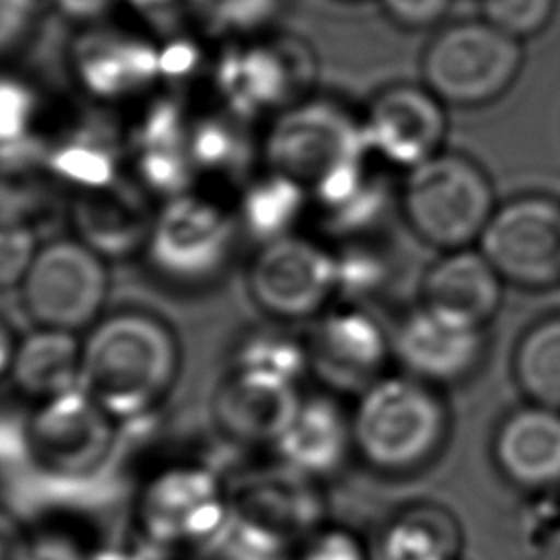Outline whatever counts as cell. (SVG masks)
Masks as SVG:
<instances>
[{"label":"cell","mask_w":560,"mask_h":560,"mask_svg":"<svg viewBox=\"0 0 560 560\" xmlns=\"http://www.w3.org/2000/svg\"><path fill=\"white\" fill-rule=\"evenodd\" d=\"M68 66L77 88L105 105L142 98L162 81L158 42L105 22L81 28Z\"/></svg>","instance_id":"7c38bea8"},{"label":"cell","mask_w":560,"mask_h":560,"mask_svg":"<svg viewBox=\"0 0 560 560\" xmlns=\"http://www.w3.org/2000/svg\"><path fill=\"white\" fill-rule=\"evenodd\" d=\"M459 525L446 510L422 503L402 510L381 532L372 560H455Z\"/></svg>","instance_id":"4316f807"},{"label":"cell","mask_w":560,"mask_h":560,"mask_svg":"<svg viewBox=\"0 0 560 560\" xmlns=\"http://www.w3.org/2000/svg\"><path fill=\"white\" fill-rule=\"evenodd\" d=\"M245 287L256 308L278 324L313 319L337 295L335 254L295 232L262 243L247 262Z\"/></svg>","instance_id":"9c48e42d"},{"label":"cell","mask_w":560,"mask_h":560,"mask_svg":"<svg viewBox=\"0 0 560 560\" xmlns=\"http://www.w3.org/2000/svg\"><path fill=\"white\" fill-rule=\"evenodd\" d=\"M230 368L295 383L311 370L306 339L284 328L245 330L230 352Z\"/></svg>","instance_id":"f1b7e54d"},{"label":"cell","mask_w":560,"mask_h":560,"mask_svg":"<svg viewBox=\"0 0 560 560\" xmlns=\"http://www.w3.org/2000/svg\"><path fill=\"white\" fill-rule=\"evenodd\" d=\"M160 46V77L168 83H184L197 77L206 63V52L201 44L188 33L164 35Z\"/></svg>","instance_id":"8d00e7d4"},{"label":"cell","mask_w":560,"mask_h":560,"mask_svg":"<svg viewBox=\"0 0 560 560\" xmlns=\"http://www.w3.org/2000/svg\"><path fill=\"white\" fill-rule=\"evenodd\" d=\"M210 81L225 112L254 122L311 96L317 57L295 35L236 37L212 59Z\"/></svg>","instance_id":"277c9868"},{"label":"cell","mask_w":560,"mask_h":560,"mask_svg":"<svg viewBox=\"0 0 560 560\" xmlns=\"http://www.w3.org/2000/svg\"><path fill=\"white\" fill-rule=\"evenodd\" d=\"M481 254L499 276L527 289L560 282V203L518 197L497 208L479 236Z\"/></svg>","instance_id":"30bf717a"},{"label":"cell","mask_w":560,"mask_h":560,"mask_svg":"<svg viewBox=\"0 0 560 560\" xmlns=\"http://www.w3.org/2000/svg\"><path fill=\"white\" fill-rule=\"evenodd\" d=\"M492 455L508 481L525 490L560 486V411L527 405L499 424Z\"/></svg>","instance_id":"ffe728a7"},{"label":"cell","mask_w":560,"mask_h":560,"mask_svg":"<svg viewBox=\"0 0 560 560\" xmlns=\"http://www.w3.org/2000/svg\"><path fill=\"white\" fill-rule=\"evenodd\" d=\"M348 2H359V0H348Z\"/></svg>","instance_id":"ee69618b"},{"label":"cell","mask_w":560,"mask_h":560,"mask_svg":"<svg viewBox=\"0 0 560 560\" xmlns=\"http://www.w3.org/2000/svg\"><path fill=\"white\" fill-rule=\"evenodd\" d=\"M190 116L177 94H155L125 133L131 177L151 197L184 195L197 179L188 155Z\"/></svg>","instance_id":"5bb4252c"},{"label":"cell","mask_w":560,"mask_h":560,"mask_svg":"<svg viewBox=\"0 0 560 560\" xmlns=\"http://www.w3.org/2000/svg\"><path fill=\"white\" fill-rule=\"evenodd\" d=\"M453 0H381L385 15L402 28H429L440 24Z\"/></svg>","instance_id":"f35d334b"},{"label":"cell","mask_w":560,"mask_h":560,"mask_svg":"<svg viewBox=\"0 0 560 560\" xmlns=\"http://www.w3.org/2000/svg\"><path fill=\"white\" fill-rule=\"evenodd\" d=\"M28 536L20 523L0 510V560H26Z\"/></svg>","instance_id":"b9f144b4"},{"label":"cell","mask_w":560,"mask_h":560,"mask_svg":"<svg viewBox=\"0 0 560 560\" xmlns=\"http://www.w3.org/2000/svg\"><path fill=\"white\" fill-rule=\"evenodd\" d=\"M125 0H46V4L66 22L81 28L103 24Z\"/></svg>","instance_id":"60d3db41"},{"label":"cell","mask_w":560,"mask_h":560,"mask_svg":"<svg viewBox=\"0 0 560 560\" xmlns=\"http://www.w3.org/2000/svg\"><path fill=\"white\" fill-rule=\"evenodd\" d=\"M256 147L249 122L225 112H203L190 116L188 155L197 177L210 175L228 182L249 179L256 158Z\"/></svg>","instance_id":"484cf974"},{"label":"cell","mask_w":560,"mask_h":560,"mask_svg":"<svg viewBox=\"0 0 560 560\" xmlns=\"http://www.w3.org/2000/svg\"><path fill=\"white\" fill-rule=\"evenodd\" d=\"M298 560H372V556L346 529H317L302 542Z\"/></svg>","instance_id":"74e56055"},{"label":"cell","mask_w":560,"mask_h":560,"mask_svg":"<svg viewBox=\"0 0 560 560\" xmlns=\"http://www.w3.org/2000/svg\"><path fill=\"white\" fill-rule=\"evenodd\" d=\"M182 346L173 326L142 306L103 313L81 341L79 387L116 422L151 416L177 383Z\"/></svg>","instance_id":"6da1fadb"},{"label":"cell","mask_w":560,"mask_h":560,"mask_svg":"<svg viewBox=\"0 0 560 560\" xmlns=\"http://www.w3.org/2000/svg\"><path fill=\"white\" fill-rule=\"evenodd\" d=\"M300 402L295 383L230 368L212 392L210 413L228 440L243 446H273Z\"/></svg>","instance_id":"ac0fdd59"},{"label":"cell","mask_w":560,"mask_h":560,"mask_svg":"<svg viewBox=\"0 0 560 560\" xmlns=\"http://www.w3.org/2000/svg\"><path fill=\"white\" fill-rule=\"evenodd\" d=\"M46 0H0V61L24 50L42 26Z\"/></svg>","instance_id":"e575fe53"},{"label":"cell","mask_w":560,"mask_h":560,"mask_svg":"<svg viewBox=\"0 0 560 560\" xmlns=\"http://www.w3.org/2000/svg\"><path fill=\"white\" fill-rule=\"evenodd\" d=\"M122 4L162 35L182 33L190 22L203 24L206 18V0H125Z\"/></svg>","instance_id":"d590c367"},{"label":"cell","mask_w":560,"mask_h":560,"mask_svg":"<svg viewBox=\"0 0 560 560\" xmlns=\"http://www.w3.org/2000/svg\"><path fill=\"white\" fill-rule=\"evenodd\" d=\"M81 341L77 332L37 326L18 341L9 378L20 396L42 402L79 385Z\"/></svg>","instance_id":"cb8c5ba5"},{"label":"cell","mask_w":560,"mask_h":560,"mask_svg":"<svg viewBox=\"0 0 560 560\" xmlns=\"http://www.w3.org/2000/svg\"><path fill=\"white\" fill-rule=\"evenodd\" d=\"M363 127L372 155L409 171L440 153L446 136L444 101L427 85H392L372 98Z\"/></svg>","instance_id":"2e32d148"},{"label":"cell","mask_w":560,"mask_h":560,"mask_svg":"<svg viewBox=\"0 0 560 560\" xmlns=\"http://www.w3.org/2000/svg\"><path fill=\"white\" fill-rule=\"evenodd\" d=\"M107 293L105 258L77 236H59L39 245L20 282L22 308L35 326L70 332L90 328L103 315Z\"/></svg>","instance_id":"ba28073f"},{"label":"cell","mask_w":560,"mask_h":560,"mask_svg":"<svg viewBox=\"0 0 560 560\" xmlns=\"http://www.w3.org/2000/svg\"><path fill=\"white\" fill-rule=\"evenodd\" d=\"M116 440V420L79 385L28 411L31 462L74 477L98 468Z\"/></svg>","instance_id":"8fae6325"},{"label":"cell","mask_w":560,"mask_h":560,"mask_svg":"<svg viewBox=\"0 0 560 560\" xmlns=\"http://www.w3.org/2000/svg\"><path fill=\"white\" fill-rule=\"evenodd\" d=\"M311 370L335 387H361L376 381L392 341L385 328L361 306L343 304L317 315L306 337Z\"/></svg>","instance_id":"e0dca14e"},{"label":"cell","mask_w":560,"mask_h":560,"mask_svg":"<svg viewBox=\"0 0 560 560\" xmlns=\"http://www.w3.org/2000/svg\"><path fill=\"white\" fill-rule=\"evenodd\" d=\"M241 234L234 210L188 190L155 208L140 256L162 287L186 293L206 291L225 278Z\"/></svg>","instance_id":"3957f363"},{"label":"cell","mask_w":560,"mask_h":560,"mask_svg":"<svg viewBox=\"0 0 560 560\" xmlns=\"http://www.w3.org/2000/svg\"><path fill=\"white\" fill-rule=\"evenodd\" d=\"M424 304L486 324L501 304L503 278L481 249H451L424 276Z\"/></svg>","instance_id":"603a6c76"},{"label":"cell","mask_w":560,"mask_h":560,"mask_svg":"<svg viewBox=\"0 0 560 560\" xmlns=\"http://www.w3.org/2000/svg\"><path fill=\"white\" fill-rule=\"evenodd\" d=\"M18 341L20 339L15 337L9 322L4 317H0V381L4 376H9V372H11V363H13V357H15Z\"/></svg>","instance_id":"7bdbcfd3"},{"label":"cell","mask_w":560,"mask_h":560,"mask_svg":"<svg viewBox=\"0 0 560 560\" xmlns=\"http://www.w3.org/2000/svg\"><path fill=\"white\" fill-rule=\"evenodd\" d=\"M521 66V39L483 18L444 26L422 57L424 85L453 105H483L499 98L514 83Z\"/></svg>","instance_id":"52a82bcc"},{"label":"cell","mask_w":560,"mask_h":560,"mask_svg":"<svg viewBox=\"0 0 560 560\" xmlns=\"http://www.w3.org/2000/svg\"><path fill=\"white\" fill-rule=\"evenodd\" d=\"M265 168L289 175L308 190L343 166L368 162L363 118L328 96H306L271 116L260 138Z\"/></svg>","instance_id":"5b68a950"},{"label":"cell","mask_w":560,"mask_h":560,"mask_svg":"<svg viewBox=\"0 0 560 560\" xmlns=\"http://www.w3.org/2000/svg\"><path fill=\"white\" fill-rule=\"evenodd\" d=\"M402 210L422 241L451 252L479 241L497 208L481 166L440 151L407 171Z\"/></svg>","instance_id":"8992f818"},{"label":"cell","mask_w":560,"mask_h":560,"mask_svg":"<svg viewBox=\"0 0 560 560\" xmlns=\"http://www.w3.org/2000/svg\"><path fill=\"white\" fill-rule=\"evenodd\" d=\"M37 249V225L0 212V291L20 287Z\"/></svg>","instance_id":"836d02e7"},{"label":"cell","mask_w":560,"mask_h":560,"mask_svg":"<svg viewBox=\"0 0 560 560\" xmlns=\"http://www.w3.org/2000/svg\"><path fill=\"white\" fill-rule=\"evenodd\" d=\"M479 9L486 22L523 42L549 26L558 0H479Z\"/></svg>","instance_id":"d6a6232c"},{"label":"cell","mask_w":560,"mask_h":560,"mask_svg":"<svg viewBox=\"0 0 560 560\" xmlns=\"http://www.w3.org/2000/svg\"><path fill=\"white\" fill-rule=\"evenodd\" d=\"M352 448L374 470L400 475L442 448L448 416L433 385L416 376L372 381L350 411Z\"/></svg>","instance_id":"7a4b0ae2"},{"label":"cell","mask_w":560,"mask_h":560,"mask_svg":"<svg viewBox=\"0 0 560 560\" xmlns=\"http://www.w3.org/2000/svg\"><path fill=\"white\" fill-rule=\"evenodd\" d=\"M308 203L311 192L304 184L265 168L245 179L234 212L243 234L262 245L293 234Z\"/></svg>","instance_id":"d4e9b609"},{"label":"cell","mask_w":560,"mask_h":560,"mask_svg":"<svg viewBox=\"0 0 560 560\" xmlns=\"http://www.w3.org/2000/svg\"><path fill=\"white\" fill-rule=\"evenodd\" d=\"M514 374L534 405L560 411V315L534 324L518 341Z\"/></svg>","instance_id":"83f0119b"},{"label":"cell","mask_w":560,"mask_h":560,"mask_svg":"<svg viewBox=\"0 0 560 560\" xmlns=\"http://www.w3.org/2000/svg\"><path fill=\"white\" fill-rule=\"evenodd\" d=\"M337 265V295L354 304L378 293L387 282V260L381 252L352 238L339 254Z\"/></svg>","instance_id":"4dcf8cb0"},{"label":"cell","mask_w":560,"mask_h":560,"mask_svg":"<svg viewBox=\"0 0 560 560\" xmlns=\"http://www.w3.org/2000/svg\"><path fill=\"white\" fill-rule=\"evenodd\" d=\"M483 326L457 313L422 304L394 332L392 352L409 376L429 385L457 383L483 354Z\"/></svg>","instance_id":"9a60e30c"},{"label":"cell","mask_w":560,"mask_h":560,"mask_svg":"<svg viewBox=\"0 0 560 560\" xmlns=\"http://www.w3.org/2000/svg\"><path fill=\"white\" fill-rule=\"evenodd\" d=\"M39 94L24 77L0 70V147L35 133Z\"/></svg>","instance_id":"1f68e13d"},{"label":"cell","mask_w":560,"mask_h":560,"mask_svg":"<svg viewBox=\"0 0 560 560\" xmlns=\"http://www.w3.org/2000/svg\"><path fill=\"white\" fill-rule=\"evenodd\" d=\"M31 462L28 411L0 402V462Z\"/></svg>","instance_id":"ab89813d"},{"label":"cell","mask_w":560,"mask_h":560,"mask_svg":"<svg viewBox=\"0 0 560 560\" xmlns=\"http://www.w3.org/2000/svg\"><path fill=\"white\" fill-rule=\"evenodd\" d=\"M151 195L129 175L96 190L74 192L70 201L72 236L105 260H125L142 254L155 210Z\"/></svg>","instance_id":"d6986e66"},{"label":"cell","mask_w":560,"mask_h":560,"mask_svg":"<svg viewBox=\"0 0 560 560\" xmlns=\"http://www.w3.org/2000/svg\"><path fill=\"white\" fill-rule=\"evenodd\" d=\"M125 136L120 138L109 122L85 120L48 140L46 164L55 184L83 192L107 188L125 177Z\"/></svg>","instance_id":"7402d4cb"},{"label":"cell","mask_w":560,"mask_h":560,"mask_svg":"<svg viewBox=\"0 0 560 560\" xmlns=\"http://www.w3.org/2000/svg\"><path fill=\"white\" fill-rule=\"evenodd\" d=\"M273 448L280 464L304 477L330 475L354 453L350 413L330 394L302 396L291 424Z\"/></svg>","instance_id":"44dd1931"},{"label":"cell","mask_w":560,"mask_h":560,"mask_svg":"<svg viewBox=\"0 0 560 560\" xmlns=\"http://www.w3.org/2000/svg\"><path fill=\"white\" fill-rule=\"evenodd\" d=\"M287 7L289 0H206L203 24L212 33L252 37L273 26Z\"/></svg>","instance_id":"f546056e"},{"label":"cell","mask_w":560,"mask_h":560,"mask_svg":"<svg viewBox=\"0 0 560 560\" xmlns=\"http://www.w3.org/2000/svg\"><path fill=\"white\" fill-rule=\"evenodd\" d=\"M230 514L232 503L221 481L199 464L160 470L140 499V518L149 536L168 545L208 540Z\"/></svg>","instance_id":"4fadbf2b"}]
</instances>
